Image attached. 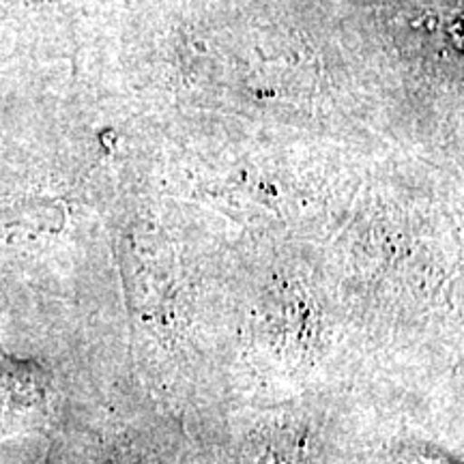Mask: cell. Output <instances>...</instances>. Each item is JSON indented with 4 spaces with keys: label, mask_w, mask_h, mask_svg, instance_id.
Returning a JSON list of instances; mask_svg holds the SVG:
<instances>
[{
    "label": "cell",
    "mask_w": 464,
    "mask_h": 464,
    "mask_svg": "<svg viewBox=\"0 0 464 464\" xmlns=\"http://www.w3.org/2000/svg\"><path fill=\"white\" fill-rule=\"evenodd\" d=\"M305 439L301 437L293 443L280 440V443L269 445L263 454L256 458L254 464H305Z\"/></svg>",
    "instance_id": "obj_1"
}]
</instances>
